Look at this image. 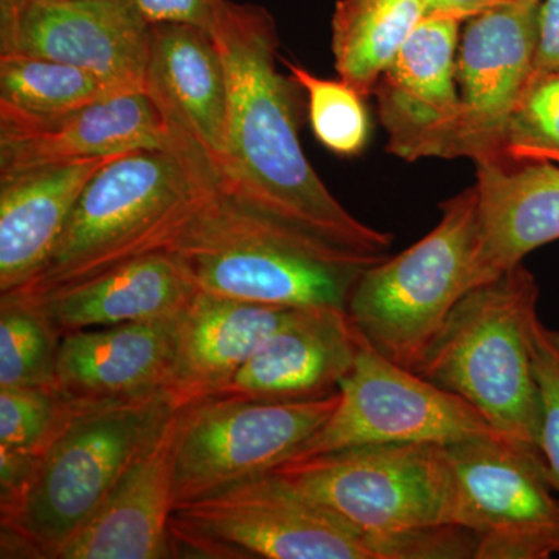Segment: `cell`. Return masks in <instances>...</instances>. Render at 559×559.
Wrapping results in <instances>:
<instances>
[{
  "mask_svg": "<svg viewBox=\"0 0 559 559\" xmlns=\"http://www.w3.org/2000/svg\"><path fill=\"white\" fill-rule=\"evenodd\" d=\"M294 310L198 290L179 316L164 389L173 407L218 396Z\"/></svg>",
  "mask_w": 559,
  "mask_h": 559,
  "instance_id": "obj_19",
  "label": "cell"
},
{
  "mask_svg": "<svg viewBox=\"0 0 559 559\" xmlns=\"http://www.w3.org/2000/svg\"><path fill=\"white\" fill-rule=\"evenodd\" d=\"M140 14L154 24H189L212 33L226 0H134Z\"/></svg>",
  "mask_w": 559,
  "mask_h": 559,
  "instance_id": "obj_31",
  "label": "cell"
},
{
  "mask_svg": "<svg viewBox=\"0 0 559 559\" xmlns=\"http://www.w3.org/2000/svg\"><path fill=\"white\" fill-rule=\"evenodd\" d=\"M60 344L31 299L0 294V389L55 385Z\"/></svg>",
  "mask_w": 559,
  "mask_h": 559,
  "instance_id": "obj_27",
  "label": "cell"
},
{
  "mask_svg": "<svg viewBox=\"0 0 559 559\" xmlns=\"http://www.w3.org/2000/svg\"><path fill=\"white\" fill-rule=\"evenodd\" d=\"M31 0H0V49L9 46L22 11Z\"/></svg>",
  "mask_w": 559,
  "mask_h": 559,
  "instance_id": "obj_34",
  "label": "cell"
},
{
  "mask_svg": "<svg viewBox=\"0 0 559 559\" xmlns=\"http://www.w3.org/2000/svg\"><path fill=\"white\" fill-rule=\"evenodd\" d=\"M536 2H539V0H536Z\"/></svg>",
  "mask_w": 559,
  "mask_h": 559,
  "instance_id": "obj_35",
  "label": "cell"
},
{
  "mask_svg": "<svg viewBox=\"0 0 559 559\" xmlns=\"http://www.w3.org/2000/svg\"><path fill=\"white\" fill-rule=\"evenodd\" d=\"M539 2L506 0L465 21L455 61L459 124L451 159L502 160L511 114L535 66Z\"/></svg>",
  "mask_w": 559,
  "mask_h": 559,
  "instance_id": "obj_12",
  "label": "cell"
},
{
  "mask_svg": "<svg viewBox=\"0 0 559 559\" xmlns=\"http://www.w3.org/2000/svg\"><path fill=\"white\" fill-rule=\"evenodd\" d=\"M179 316L64 334L58 349L55 388L72 403L86 406L164 392Z\"/></svg>",
  "mask_w": 559,
  "mask_h": 559,
  "instance_id": "obj_18",
  "label": "cell"
},
{
  "mask_svg": "<svg viewBox=\"0 0 559 559\" xmlns=\"http://www.w3.org/2000/svg\"><path fill=\"white\" fill-rule=\"evenodd\" d=\"M447 450L455 477L452 524L476 536V559L559 555V495L538 447L496 436Z\"/></svg>",
  "mask_w": 559,
  "mask_h": 559,
  "instance_id": "obj_10",
  "label": "cell"
},
{
  "mask_svg": "<svg viewBox=\"0 0 559 559\" xmlns=\"http://www.w3.org/2000/svg\"><path fill=\"white\" fill-rule=\"evenodd\" d=\"M91 70L24 53H0V112L46 119L130 94Z\"/></svg>",
  "mask_w": 559,
  "mask_h": 559,
  "instance_id": "obj_25",
  "label": "cell"
},
{
  "mask_svg": "<svg viewBox=\"0 0 559 559\" xmlns=\"http://www.w3.org/2000/svg\"><path fill=\"white\" fill-rule=\"evenodd\" d=\"M229 83L226 150L215 178L294 226L370 257L393 237L352 215L311 167L299 139V84L282 75L270 11L226 0L212 31Z\"/></svg>",
  "mask_w": 559,
  "mask_h": 559,
  "instance_id": "obj_1",
  "label": "cell"
},
{
  "mask_svg": "<svg viewBox=\"0 0 559 559\" xmlns=\"http://www.w3.org/2000/svg\"><path fill=\"white\" fill-rule=\"evenodd\" d=\"M496 436L502 433L465 400L385 358L359 333L358 356L341 382L336 409L290 460L367 444L450 447Z\"/></svg>",
  "mask_w": 559,
  "mask_h": 559,
  "instance_id": "obj_11",
  "label": "cell"
},
{
  "mask_svg": "<svg viewBox=\"0 0 559 559\" xmlns=\"http://www.w3.org/2000/svg\"><path fill=\"white\" fill-rule=\"evenodd\" d=\"M359 331L341 308H297L218 396L311 401L340 392L355 366Z\"/></svg>",
  "mask_w": 559,
  "mask_h": 559,
  "instance_id": "obj_17",
  "label": "cell"
},
{
  "mask_svg": "<svg viewBox=\"0 0 559 559\" xmlns=\"http://www.w3.org/2000/svg\"><path fill=\"white\" fill-rule=\"evenodd\" d=\"M116 157L0 175V294L16 293L43 270L81 191Z\"/></svg>",
  "mask_w": 559,
  "mask_h": 559,
  "instance_id": "obj_22",
  "label": "cell"
},
{
  "mask_svg": "<svg viewBox=\"0 0 559 559\" xmlns=\"http://www.w3.org/2000/svg\"><path fill=\"white\" fill-rule=\"evenodd\" d=\"M502 160L559 165V70L530 76L507 127Z\"/></svg>",
  "mask_w": 559,
  "mask_h": 559,
  "instance_id": "obj_29",
  "label": "cell"
},
{
  "mask_svg": "<svg viewBox=\"0 0 559 559\" xmlns=\"http://www.w3.org/2000/svg\"><path fill=\"white\" fill-rule=\"evenodd\" d=\"M476 167L474 277L479 286L559 240V165L489 160Z\"/></svg>",
  "mask_w": 559,
  "mask_h": 559,
  "instance_id": "obj_20",
  "label": "cell"
},
{
  "mask_svg": "<svg viewBox=\"0 0 559 559\" xmlns=\"http://www.w3.org/2000/svg\"><path fill=\"white\" fill-rule=\"evenodd\" d=\"M210 168L207 197L167 249L198 290L271 307L347 310L364 271L388 259L294 226L227 189Z\"/></svg>",
  "mask_w": 559,
  "mask_h": 559,
  "instance_id": "obj_2",
  "label": "cell"
},
{
  "mask_svg": "<svg viewBox=\"0 0 559 559\" xmlns=\"http://www.w3.org/2000/svg\"><path fill=\"white\" fill-rule=\"evenodd\" d=\"M197 293L170 250H157L86 282L27 299L62 337L72 331L178 316Z\"/></svg>",
  "mask_w": 559,
  "mask_h": 559,
  "instance_id": "obj_23",
  "label": "cell"
},
{
  "mask_svg": "<svg viewBox=\"0 0 559 559\" xmlns=\"http://www.w3.org/2000/svg\"><path fill=\"white\" fill-rule=\"evenodd\" d=\"M176 557L378 559L371 540L277 473L175 507Z\"/></svg>",
  "mask_w": 559,
  "mask_h": 559,
  "instance_id": "obj_8",
  "label": "cell"
},
{
  "mask_svg": "<svg viewBox=\"0 0 559 559\" xmlns=\"http://www.w3.org/2000/svg\"><path fill=\"white\" fill-rule=\"evenodd\" d=\"M272 473L367 536L378 559L392 536L454 525V469L441 444H367L288 460Z\"/></svg>",
  "mask_w": 559,
  "mask_h": 559,
  "instance_id": "obj_7",
  "label": "cell"
},
{
  "mask_svg": "<svg viewBox=\"0 0 559 559\" xmlns=\"http://www.w3.org/2000/svg\"><path fill=\"white\" fill-rule=\"evenodd\" d=\"M429 14H444L463 22L506 0H428Z\"/></svg>",
  "mask_w": 559,
  "mask_h": 559,
  "instance_id": "obj_33",
  "label": "cell"
},
{
  "mask_svg": "<svg viewBox=\"0 0 559 559\" xmlns=\"http://www.w3.org/2000/svg\"><path fill=\"white\" fill-rule=\"evenodd\" d=\"M337 403L340 392L311 401L209 399L179 409L175 507L288 462Z\"/></svg>",
  "mask_w": 559,
  "mask_h": 559,
  "instance_id": "obj_9",
  "label": "cell"
},
{
  "mask_svg": "<svg viewBox=\"0 0 559 559\" xmlns=\"http://www.w3.org/2000/svg\"><path fill=\"white\" fill-rule=\"evenodd\" d=\"M459 17L429 14L378 80L373 94L388 151L407 162L451 159L459 124Z\"/></svg>",
  "mask_w": 559,
  "mask_h": 559,
  "instance_id": "obj_13",
  "label": "cell"
},
{
  "mask_svg": "<svg viewBox=\"0 0 559 559\" xmlns=\"http://www.w3.org/2000/svg\"><path fill=\"white\" fill-rule=\"evenodd\" d=\"M559 70V0H540L538 49L532 75Z\"/></svg>",
  "mask_w": 559,
  "mask_h": 559,
  "instance_id": "obj_32",
  "label": "cell"
},
{
  "mask_svg": "<svg viewBox=\"0 0 559 559\" xmlns=\"http://www.w3.org/2000/svg\"><path fill=\"white\" fill-rule=\"evenodd\" d=\"M535 275L516 264L468 290L417 370L465 400L509 439L538 447L539 396L532 358Z\"/></svg>",
  "mask_w": 559,
  "mask_h": 559,
  "instance_id": "obj_5",
  "label": "cell"
},
{
  "mask_svg": "<svg viewBox=\"0 0 559 559\" xmlns=\"http://www.w3.org/2000/svg\"><path fill=\"white\" fill-rule=\"evenodd\" d=\"M143 91L165 123L186 132L219 164L226 150L229 83L212 33L189 24L151 25Z\"/></svg>",
  "mask_w": 559,
  "mask_h": 559,
  "instance_id": "obj_21",
  "label": "cell"
},
{
  "mask_svg": "<svg viewBox=\"0 0 559 559\" xmlns=\"http://www.w3.org/2000/svg\"><path fill=\"white\" fill-rule=\"evenodd\" d=\"M532 358L539 396L538 448L559 495V331L539 318L532 331Z\"/></svg>",
  "mask_w": 559,
  "mask_h": 559,
  "instance_id": "obj_30",
  "label": "cell"
},
{
  "mask_svg": "<svg viewBox=\"0 0 559 559\" xmlns=\"http://www.w3.org/2000/svg\"><path fill=\"white\" fill-rule=\"evenodd\" d=\"M289 76L308 95L312 132L331 153L356 156L369 140L370 123L362 95L344 80H325L296 62L280 58Z\"/></svg>",
  "mask_w": 559,
  "mask_h": 559,
  "instance_id": "obj_28",
  "label": "cell"
},
{
  "mask_svg": "<svg viewBox=\"0 0 559 559\" xmlns=\"http://www.w3.org/2000/svg\"><path fill=\"white\" fill-rule=\"evenodd\" d=\"M167 146V124L145 92L46 119L0 112V175Z\"/></svg>",
  "mask_w": 559,
  "mask_h": 559,
  "instance_id": "obj_16",
  "label": "cell"
},
{
  "mask_svg": "<svg viewBox=\"0 0 559 559\" xmlns=\"http://www.w3.org/2000/svg\"><path fill=\"white\" fill-rule=\"evenodd\" d=\"M178 426L176 409L53 559L176 558L170 524Z\"/></svg>",
  "mask_w": 559,
  "mask_h": 559,
  "instance_id": "obj_15",
  "label": "cell"
},
{
  "mask_svg": "<svg viewBox=\"0 0 559 559\" xmlns=\"http://www.w3.org/2000/svg\"><path fill=\"white\" fill-rule=\"evenodd\" d=\"M426 16L428 0H337L331 17V50L340 79L369 97Z\"/></svg>",
  "mask_w": 559,
  "mask_h": 559,
  "instance_id": "obj_24",
  "label": "cell"
},
{
  "mask_svg": "<svg viewBox=\"0 0 559 559\" xmlns=\"http://www.w3.org/2000/svg\"><path fill=\"white\" fill-rule=\"evenodd\" d=\"M150 43L151 24L134 0H31L0 53L66 62L142 92Z\"/></svg>",
  "mask_w": 559,
  "mask_h": 559,
  "instance_id": "obj_14",
  "label": "cell"
},
{
  "mask_svg": "<svg viewBox=\"0 0 559 559\" xmlns=\"http://www.w3.org/2000/svg\"><path fill=\"white\" fill-rule=\"evenodd\" d=\"M79 407L55 385L0 389V463L28 480Z\"/></svg>",
  "mask_w": 559,
  "mask_h": 559,
  "instance_id": "obj_26",
  "label": "cell"
},
{
  "mask_svg": "<svg viewBox=\"0 0 559 559\" xmlns=\"http://www.w3.org/2000/svg\"><path fill=\"white\" fill-rule=\"evenodd\" d=\"M210 187L207 164L171 138L109 160L81 191L43 270L10 294L39 297L167 250Z\"/></svg>",
  "mask_w": 559,
  "mask_h": 559,
  "instance_id": "obj_3",
  "label": "cell"
},
{
  "mask_svg": "<svg viewBox=\"0 0 559 559\" xmlns=\"http://www.w3.org/2000/svg\"><path fill=\"white\" fill-rule=\"evenodd\" d=\"M173 411L165 392L80 404L17 498L0 509V557L53 559L94 516Z\"/></svg>",
  "mask_w": 559,
  "mask_h": 559,
  "instance_id": "obj_4",
  "label": "cell"
},
{
  "mask_svg": "<svg viewBox=\"0 0 559 559\" xmlns=\"http://www.w3.org/2000/svg\"><path fill=\"white\" fill-rule=\"evenodd\" d=\"M421 240L360 275L347 312L385 358L417 371L459 300L476 288V186L440 205Z\"/></svg>",
  "mask_w": 559,
  "mask_h": 559,
  "instance_id": "obj_6",
  "label": "cell"
}]
</instances>
